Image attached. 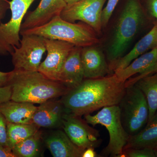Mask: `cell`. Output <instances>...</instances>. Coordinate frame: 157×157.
Wrapping results in <instances>:
<instances>
[{
	"label": "cell",
	"mask_w": 157,
	"mask_h": 157,
	"mask_svg": "<svg viewBox=\"0 0 157 157\" xmlns=\"http://www.w3.org/2000/svg\"><path fill=\"white\" fill-rule=\"evenodd\" d=\"M95 31L84 22H68L60 15L53 17L44 25L20 31V35L34 34L45 39L64 41L77 47L94 45L98 39Z\"/></svg>",
	"instance_id": "3957f363"
},
{
	"label": "cell",
	"mask_w": 157,
	"mask_h": 157,
	"mask_svg": "<svg viewBox=\"0 0 157 157\" xmlns=\"http://www.w3.org/2000/svg\"><path fill=\"white\" fill-rule=\"evenodd\" d=\"M143 15L140 0L127 1L118 21L107 51L109 66L123 56L139 30Z\"/></svg>",
	"instance_id": "277c9868"
},
{
	"label": "cell",
	"mask_w": 157,
	"mask_h": 157,
	"mask_svg": "<svg viewBox=\"0 0 157 157\" xmlns=\"http://www.w3.org/2000/svg\"><path fill=\"white\" fill-rule=\"evenodd\" d=\"M157 148V124L146 126L136 135L129 136L125 148Z\"/></svg>",
	"instance_id": "44dd1931"
},
{
	"label": "cell",
	"mask_w": 157,
	"mask_h": 157,
	"mask_svg": "<svg viewBox=\"0 0 157 157\" xmlns=\"http://www.w3.org/2000/svg\"><path fill=\"white\" fill-rule=\"evenodd\" d=\"M67 6L65 0H41L36 9L25 14L21 31L44 25L60 15Z\"/></svg>",
	"instance_id": "4fadbf2b"
},
{
	"label": "cell",
	"mask_w": 157,
	"mask_h": 157,
	"mask_svg": "<svg viewBox=\"0 0 157 157\" xmlns=\"http://www.w3.org/2000/svg\"><path fill=\"white\" fill-rule=\"evenodd\" d=\"M84 117L89 124L93 126L101 125L109 133V143L102 151L101 156L123 157V151L130 135L123 125L118 105L104 107L97 114H86Z\"/></svg>",
	"instance_id": "5b68a950"
},
{
	"label": "cell",
	"mask_w": 157,
	"mask_h": 157,
	"mask_svg": "<svg viewBox=\"0 0 157 157\" xmlns=\"http://www.w3.org/2000/svg\"><path fill=\"white\" fill-rule=\"evenodd\" d=\"M107 0H81L78 2L67 5L61 13V17L68 22H84L96 33L102 28L101 15L103 7Z\"/></svg>",
	"instance_id": "9c48e42d"
},
{
	"label": "cell",
	"mask_w": 157,
	"mask_h": 157,
	"mask_svg": "<svg viewBox=\"0 0 157 157\" xmlns=\"http://www.w3.org/2000/svg\"><path fill=\"white\" fill-rule=\"evenodd\" d=\"M8 145L12 147L34 135L39 131V127L33 123L14 124L7 122Z\"/></svg>",
	"instance_id": "603a6c76"
},
{
	"label": "cell",
	"mask_w": 157,
	"mask_h": 157,
	"mask_svg": "<svg viewBox=\"0 0 157 157\" xmlns=\"http://www.w3.org/2000/svg\"><path fill=\"white\" fill-rule=\"evenodd\" d=\"M101 157L97 154L94 148H88L85 150L82 155V157Z\"/></svg>",
	"instance_id": "d6a6232c"
},
{
	"label": "cell",
	"mask_w": 157,
	"mask_h": 157,
	"mask_svg": "<svg viewBox=\"0 0 157 157\" xmlns=\"http://www.w3.org/2000/svg\"><path fill=\"white\" fill-rule=\"evenodd\" d=\"M52 99L37 107L32 123L39 128L56 129L63 127L64 116L67 112L61 99Z\"/></svg>",
	"instance_id": "7c38bea8"
},
{
	"label": "cell",
	"mask_w": 157,
	"mask_h": 157,
	"mask_svg": "<svg viewBox=\"0 0 157 157\" xmlns=\"http://www.w3.org/2000/svg\"><path fill=\"white\" fill-rule=\"evenodd\" d=\"M11 89L10 86L0 87V105L11 100Z\"/></svg>",
	"instance_id": "83f0119b"
},
{
	"label": "cell",
	"mask_w": 157,
	"mask_h": 157,
	"mask_svg": "<svg viewBox=\"0 0 157 157\" xmlns=\"http://www.w3.org/2000/svg\"><path fill=\"white\" fill-rule=\"evenodd\" d=\"M11 74V71L7 73L0 71V87L9 86Z\"/></svg>",
	"instance_id": "4dcf8cb0"
},
{
	"label": "cell",
	"mask_w": 157,
	"mask_h": 157,
	"mask_svg": "<svg viewBox=\"0 0 157 157\" xmlns=\"http://www.w3.org/2000/svg\"><path fill=\"white\" fill-rule=\"evenodd\" d=\"M126 88L125 82L113 73L101 78H86L60 99L67 112L82 117L118 105Z\"/></svg>",
	"instance_id": "6da1fadb"
},
{
	"label": "cell",
	"mask_w": 157,
	"mask_h": 157,
	"mask_svg": "<svg viewBox=\"0 0 157 157\" xmlns=\"http://www.w3.org/2000/svg\"><path fill=\"white\" fill-rule=\"evenodd\" d=\"M118 105L123 125L130 136L137 134L147 124L148 104L143 93L135 85L126 87Z\"/></svg>",
	"instance_id": "8992f818"
},
{
	"label": "cell",
	"mask_w": 157,
	"mask_h": 157,
	"mask_svg": "<svg viewBox=\"0 0 157 157\" xmlns=\"http://www.w3.org/2000/svg\"><path fill=\"white\" fill-rule=\"evenodd\" d=\"M156 73H157V62L152 67L149 68L146 71H144L143 73L139 74V75L135 77L129 78L128 80H127L125 82V86L127 87V86H129L133 85L135 84L136 82L138 81L140 78Z\"/></svg>",
	"instance_id": "4316f807"
},
{
	"label": "cell",
	"mask_w": 157,
	"mask_h": 157,
	"mask_svg": "<svg viewBox=\"0 0 157 157\" xmlns=\"http://www.w3.org/2000/svg\"><path fill=\"white\" fill-rule=\"evenodd\" d=\"M153 124H157V110L155 113V115L152 119L150 122L146 126H148L150 125Z\"/></svg>",
	"instance_id": "836d02e7"
},
{
	"label": "cell",
	"mask_w": 157,
	"mask_h": 157,
	"mask_svg": "<svg viewBox=\"0 0 157 157\" xmlns=\"http://www.w3.org/2000/svg\"><path fill=\"white\" fill-rule=\"evenodd\" d=\"M93 46H86L81 49V62L85 79L105 77L111 72L104 54Z\"/></svg>",
	"instance_id": "9a60e30c"
},
{
	"label": "cell",
	"mask_w": 157,
	"mask_h": 157,
	"mask_svg": "<svg viewBox=\"0 0 157 157\" xmlns=\"http://www.w3.org/2000/svg\"><path fill=\"white\" fill-rule=\"evenodd\" d=\"M9 85L11 100L40 104L63 97L70 89L60 82L52 80L39 71H11Z\"/></svg>",
	"instance_id": "7a4b0ae2"
},
{
	"label": "cell",
	"mask_w": 157,
	"mask_h": 157,
	"mask_svg": "<svg viewBox=\"0 0 157 157\" xmlns=\"http://www.w3.org/2000/svg\"><path fill=\"white\" fill-rule=\"evenodd\" d=\"M0 157H15L11 149L0 145Z\"/></svg>",
	"instance_id": "1f68e13d"
},
{
	"label": "cell",
	"mask_w": 157,
	"mask_h": 157,
	"mask_svg": "<svg viewBox=\"0 0 157 157\" xmlns=\"http://www.w3.org/2000/svg\"><path fill=\"white\" fill-rule=\"evenodd\" d=\"M107 5L102 11L101 15V25L102 28L105 27L109 22L113 13L119 0H107Z\"/></svg>",
	"instance_id": "d4e9b609"
},
{
	"label": "cell",
	"mask_w": 157,
	"mask_h": 157,
	"mask_svg": "<svg viewBox=\"0 0 157 157\" xmlns=\"http://www.w3.org/2000/svg\"><path fill=\"white\" fill-rule=\"evenodd\" d=\"M123 157H155L154 151L147 148H125L123 151Z\"/></svg>",
	"instance_id": "cb8c5ba5"
},
{
	"label": "cell",
	"mask_w": 157,
	"mask_h": 157,
	"mask_svg": "<svg viewBox=\"0 0 157 157\" xmlns=\"http://www.w3.org/2000/svg\"><path fill=\"white\" fill-rule=\"evenodd\" d=\"M7 125V121L0 112V145L9 148L8 145Z\"/></svg>",
	"instance_id": "484cf974"
},
{
	"label": "cell",
	"mask_w": 157,
	"mask_h": 157,
	"mask_svg": "<svg viewBox=\"0 0 157 157\" xmlns=\"http://www.w3.org/2000/svg\"><path fill=\"white\" fill-rule=\"evenodd\" d=\"M42 139L54 157H82L84 150L74 144L64 131L57 129L42 134Z\"/></svg>",
	"instance_id": "5bb4252c"
},
{
	"label": "cell",
	"mask_w": 157,
	"mask_h": 157,
	"mask_svg": "<svg viewBox=\"0 0 157 157\" xmlns=\"http://www.w3.org/2000/svg\"><path fill=\"white\" fill-rule=\"evenodd\" d=\"M134 85L142 92L147 101L149 112L148 124L157 110V73L140 78Z\"/></svg>",
	"instance_id": "ffe728a7"
},
{
	"label": "cell",
	"mask_w": 157,
	"mask_h": 157,
	"mask_svg": "<svg viewBox=\"0 0 157 157\" xmlns=\"http://www.w3.org/2000/svg\"><path fill=\"white\" fill-rule=\"evenodd\" d=\"M154 151L155 155V157H157V148L155 149L154 150Z\"/></svg>",
	"instance_id": "d590c367"
},
{
	"label": "cell",
	"mask_w": 157,
	"mask_h": 157,
	"mask_svg": "<svg viewBox=\"0 0 157 157\" xmlns=\"http://www.w3.org/2000/svg\"><path fill=\"white\" fill-rule=\"evenodd\" d=\"M157 62V46L133 61L126 67L115 72L121 81L125 82L132 76L140 74Z\"/></svg>",
	"instance_id": "d6986e66"
},
{
	"label": "cell",
	"mask_w": 157,
	"mask_h": 157,
	"mask_svg": "<svg viewBox=\"0 0 157 157\" xmlns=\"http://www.w3.org/2000/svg\"><path fill=\"white\" fill-rule=\"evenodd\" d=\"M19 47L11 54L14 70L38 71L42 56L46 51L45 39L34 34L21 35Z\"/></svg>",
	"instance_id": "ba28073f"
},
{
	"label": "cell",
	"mask_w": 157,
	"mask_h": 157,
	"mask_svg": "<svg viewBox=\"0 0 157 157\" xmlns=\"http://www.w3.org/2000/svg\"><path fill=\"white\" fill-rule=\"evenodd\" d=\"M67 5H71V4H74V3L78 2L81 0H65Z\"/></svg>",
	"instance_id": "e575fe53"
},
{
	"label": "cell",
	"mask_w": 157,
	"mask_h": 157,
	"mask_svg": "<svg viewBox=\"0 0 157 157\" xmlns=\"http://www.w3.org/2000/svg\"><path fill=\"white\" fill-rule=\"evenodd\" d=\"M37 107L32 103L10 100L0 105V112L8 122L32 123L33 116Z\"/></svg>",
	"instance_id": "ac0fdd59"
},
{
	"label": "cell",
	"mask_w": 157,
	"mask_h": 157,
	"mask_svg": "<svg viewBox=\"0 0 157 157\" xmlns=\"http://www.w3.org/2000/svg\"><path fill=\"white\" fill-rule=\"evenodd\" d=\"M149 13L157 19V0H143Z\"/></svg>",
	"instance_id": "f1b7e54d"
},
{
	"label": "cell",
	"mask_w": 157,
	"mask_h": 157,
	"mask_svg": "<svg viewBox=\"0 0 157 157\" xmlns=\"http://www.w3.org/2000/svg\"><path fill=\"white\" fill-rule=\"evenodd\" d=\"M42 133L40 130L11 149L15 157H39L41 154Z\"/></svg>",
	"instance_id": "7402d4cb"
},
{
	"label": "cell",
	"mask_w": 157,
	"mask_h": 157,
	"mask_svg": "<svg viewBox=\"0 0 157 157\" xmlns=\"http://www.w3.org/2000/svg\"><path fill=\"white\" fill-rule=\"evenodd\" d=\"M82 48L75 46L72 49L65 61L60 75L59 82L70 90L78 86L85 79L81 59Z\"/></svg>",
	"instance_id": "2e32d148"
},
{
	"label": "cell",
	"mask_w": 157,
	"mask_h": 157,
	"mask_svg": "<svg viewBox=\"0 0 157 157\" xmlns=\"http://www.w3.org/2000/svg\"><path fill=\"white\" fill-rule=\"evenodd\" d=\"M157 46V24L148 33L135 44L132 50L109 65L110 71L113 73L122 70L138 57Z\"/></svg>",
	"instance_id": "e0dca14e"
},
{
	"label": "cell",
	"mask_w": 157,
	"mask_h": 157,
	"mask_svg": "<svg viewBox=\"0 0 157 157\" xmlns=\"http://www.w3.org/2000/svg\"><path fill=\"white\" fill-rule=\"evenodd\" d=\"M45 39L47 56L40 64L38 71L49 79L59 82L65 61L76 46L64 41Z\"/></svg>",
	"instance_id": "8fae6325"
},
{
	"label": "cell",
	"mask_w": 157,
	"mask_h": 157,
	"mask_svg": "<svg viewBox=\"0 0 157 157\" xmlns=\"http://www.w3.org/2000/svg\"><path fill=\"white\" fill-rule=\"evenodd\" d=\"M62 128L72 142L82 150L90 147L95 149L102 142L99 131L90 126L81 116L67 112L64 116Z\"/></svg>",
	"instance_id": "30bf717a"
},
{
	"label": "cell",
	"mask_w": 157,
	"mask_h": 157,
	"mask_svg": "<svg viewBox=\"0 0 157 157\" xmlns=\"http://www.w3.org/2000/svg\"><path fill=\"white\" fill-rule=\"evenodd\" d=\"M10 9L9 1L8 0H0V23L6 16V12Z\"/></svg>",
	"instance_id": "f546056e"
},
{
	"label": "cell",
	"mask_w": 157,
	"mask_h": 157,
	"mask_svg": "<svg viewBox=\"0 0 157 157\" xmlns=\"http://www.w3.org/2000/svg\"><path fill=\"white\" fill-rule=\"evenodd\" d=\"M36 0L9 1L11 19L6 23H0V56L11 55L15 47L20 45L21 28L28 10Z\"/></svg>",
	"instance_id": "52a82bcc"
}]
</instances>
